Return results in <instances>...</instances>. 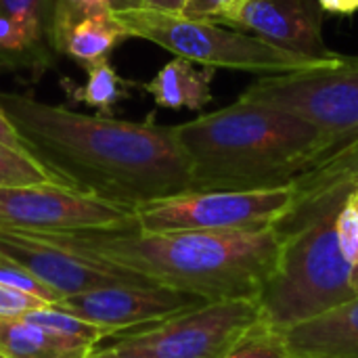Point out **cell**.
<instances>
[{
    "instance_id": "1",
    "label": "cell",
    "mask_w": 358,
    "mask_h": 358,
    "mask_svg": "<svg viewBox=\"0 0 358 358\" xmlns=\"http://www.w3.org/2000/svg\"><path fill=\"white\" fill-rule=\"evenodd\" d=\"M0 109L29 155L63 185L136 210L193 191L191 159L176 126L86 115L0 90Z\"/></svg>"
},
{
    "instance_id": "2",
    "label": "cell",
    "mask_w": 358,
    "mask_h": 358,
    "mask_svg": "<svg viewBox=\"0 0 358 358\" xmlns=\"http://www.w3.org/2000/svg\"><path fill=\"white\" fill-rule=\"evenodd\" d=\"M73 254L132 271L164 287L206 302L258 300L281 252L275 227L250 231H143L94 229L27 233Z\"/></svg>"
},
{
    "instance_id": "3",
    "label": "cell",
    "mask_w": 358,
    "mask_h": 358,
    "mask_svg": "<svg viewBox=\"0 0 358 358\" xmlns=\"http://www.w3.org/2000/svg\"><path fill=\"white\" fill-rule=\"evenodd\" d=\"M176 134L191 159L193 191L287 187L329 147L302 115L241 96L178 124Z\"/></svg>"
},
{
    "instance_id": "4",
    "label": "cell",
    "mask_w": 358,
    "mask_h": 358,
    "mask_svg": "<svg viewBox=\"0 0 358 358\" xmlns=\"http://www.w3.org/2000/svg\"><path fill=\"white\" fill-rule=\"evenodd\" d=\"M338 214H327L281 239L277 266L256 300L266 325L285 331L357 298L355 266L338 245Z\"/></svg>"
},
{
    "instance_id": "5",
    "label": "cell",
    "mask_w": 358,
    "mask_h": 358,
    "mask_svg": "<svg viewBox=\"0 0 358 358\" xmlns=\"http://www.w3.org/2000/svg\"><path fill=\"white\" fill-rule=\"evenodd\" d=\"M111 17L120 23L128 38L153 42L174 57L212 69L224 67L275 76L327 65L323 61L279 48L254 34H245L214 21L189 19L185 15L162 13L143 6L130 10H111Z\"/></svg>"
},
{
    "instance_id": "6",
    "label": "cell",
    "mask_w": 358,
    "mask_h": 358,
    "mask_svg": "<svg viewBox=\"0 0 358 358\" xmlns=\"http://www.w3.org/2000/svg\"><path fill=\"white\" fill-rule=\"evenodd\" d=\"M239 96L302 115L327 134L329 145L358 136V57L342 55L321 67L264 76Z\"/></svg>"
},
{
    "instance_id": "7",
    "label": "cell",
    "mask_w": 358,
    "mask_h": 358,
    "mask_svg": "<svg viewBox=\"0 0 358 358\" xmlns=\"http://www.w3.org/2000/svg\"><path fill=\"white\" fill-rule=\"evenodd\" d=\"M260 319L256 300L208 302L166 321L117 334L105 346L149 358H222Z\"/></svg>"
},
{
    "instance_id": "8",
    "label": "cell",
    "mask_w": 358,
    "mask_h": 358,
    "mask_svg": "<svg viewBox=\"0 0 358 358\" xmlns=\"http://www.w3.org/2000/svg\"><path fill=\"white\" fill-rule=\"evenodd\" d=\"M292 185L260 191H187L134 210L143 231H250L275 227L292 206Z\"/></svg>"
},
{
    "instance_id": "9",
    "label": "cell",
    "mask_w": 358,
    "mask_h": 358,
    "mask_svg": "<svg viewBox=\"0 0 358 358\" xmlns=\"http://www.w3.org/2000/svg\"><path fill=\"white\" fill-rule=\"evenodd\" d=\"M134 210L67 185L0 189V231L73 233L132 227Z\"/></svg>"
},
{
    "instance_id": "10",
    "label": "cell",
    "mask_w": 358,
    "mask_h": 358,
    "mask_svg": "<svg viewBox=\"0 0 358 358\" xmlns=\"http://www.w3.org/2000/svg\"><path fill=\"white\" fill-rule=\"evenodd\" d=\"M208 304L203 298L164 287L153 281L115 283L96 287L86 294L63 298L55 308L84 319L109 334H126L159 321H166L185 310Z\"/></svg>"
},
{
    "instance_id": "11",
    "label": "cell",
    "mask_w": 358,
    "mask_h": 358,
    "mask_svg": "<svg viewBox=\"0 0 358 358\" xmlns=\"http://www.w3.org/2000/svg\"><path fill=\"white\" fill-rule=\"evenodd\" d=\"M0 258L29 271L46 287L59 294L61 300L115 283L149 281L122 266L92 256L73 254L27 233L0 231Z\"/></svg>"
},
{
    "instance_id": "12",
    "label": "cell",
    "mask_w": 358,
    "mask_h": 358,
    "mask_svg": "<svg viewBox=\"0 0 358 358\" xmlns=\"http://www.w3.org/2000/svg\"><path fill=\"white\" fill-rule=\"evenodd\" d=\"M59 57L57 0H0V73L38 82Z\"/></svg>"
},
{
    "instance_id": "13",
    "label": "cell",
    "mask_w": 358,
    "mask_h": 358,
    "mask_svg": "<svg viewBox=\"0 0 358 358\" xmlns=\"http://www.w3.org/2000/svg\"><path fill=\"white\" fill-rule=\"evenodd\" d=\"M222 23L315 61L329 63L342 57L325 46L319 0H245Z\"/></svg>"
},
{
    "instance_id": "14",
    "label": "cell",
    "mask_w": 358,
    "mask_h": 358,
    "mask_svg": "<svg viewBox=\"0 0 358 358\" xmlns=\"http://www.w3.org/2000/svg\"><path fill=\"white\" fill-rule=\"evenodd\" d=\"M289 358H358V296L283 331Z\"/></svg>"
},
{
    "instance_id": "15",
    "label": "cell",
    "mask_w": 358,
    "mask_h": 358,
    "mask_svg": "<svg viewBox=\"0 0 358 358\" xmlns=\"http://www.w3.org/2000/svg\"><path fill=\"white\" fill-rule=\"evenodd\" d=\"M214 71L212 67H195V63L174 57L141 88L153 96L157 107L199 111L214 99Z\"/></svg>"
},
{
    "instance_id": "16",
    "label": "cell",
    "mask_w": 358,
    "mask_h": 358,
    "mask_svg": "<svg viewBox=\"0 0 358 358\" xmlns=\"http://www.w3.org/2000/svg\"><path fill=\"white\" fill-rule=\"evenodd\" d=\"M128 40V34L111 17V10L88 15L69 25L59 40V52L67 55L86 71L103 61H109L111 52Z\"/></svg>"
},
{
    "instance_id": "17",
    "label": "cell",
    "mask_w": 358,
    "mask_h": 358,
    "mask_svg": "<svg viewBox=\"0 0 358 358\" xmlns=\"http://www.w3.org/2000/svg\"><path fill=\"white\" fill-rule=\"evenodd\" d=\"M0 355L4 358H88L90 352L25 319L0 317Z\"/></svg>"
},
{
    "instance_id": "18",
    "label": "cell",
    "mask_w": 358,
    "mask_h": 358,
    "mask_svg": "<svg viewBox=\"0 0 358 358\" xmlns=\"http://www.w3.org/2000/svg\"><path fill=\"white\" fill-rule=\"evenodd\" d=\"M88 80L84 86L71 88L67 80L63 82V88L69 90V96L78 103H84L88 107H94L99 115H111V109L120 103L130 99V88L136 86L130 80H124L111 65L109 61H103L90 69H86Z\"/></svg>"
},
{
    "instance_id": "19",
    "label": "cell",
    "mask_w": 358,
    "mask_h": 358,
    "mask_svg": "<svg viewBox=\"0 0 358 358\" xmlns=\"http://www.w3.org/2000/svg\"><path fill=\"white\" fill-rule=\"evenodd\" d=\"M25 321L50 331L52 336L61 338L63 342L80 348V350H86V352H92L94 348L101 346V342L109 340V334L84 319H78L73 315H67L55 306H48V308H42V310H36L27 317H23Z\"/></svg>"
},
{
    "instance_id": "20",
    "label": "cell",
    "mask_w": 358,
    "mask_h": 358,
    "mask_svg": "<svg viewBox=\"0 0 358 358\" xmlns=\"http://www.w3.org/2000/svg\"><path fill=\"white\" fill-rule=\"evenodd\" d=\"M63 185L52 172H48L38 159L27 153H19L0 145V189L6 187H29V185Z\"/></svg>"
},
{
    "instance_id": "21",
    "label": "cell",
    "mask_w": 358,
    "mask_h": 358,
    "mask_svg": "<svg viewBox=\"0 0 358 358\" xmlns=\"http://www.w3.org/2000/svg\"><path fill=\"white\" fill-rule=\"evenodd\" d=\"M222 358H289V355L283 331L260 319V323H256Z\"/></svg>"
},
{
    "instance_id": "22",
    "label": "cell",
    "mask_w": 358,
    "mask_h": 358,
    "mask_svg": "<svg viewBox=\"0 0 358 358\" xmlns=\"http://www.w3.org/2000/svg\"><path fill=\"white\" fill-rule=\"evenodd\" d=\"M0 283L2 285H8L13 289H19V292H25L29 296H36L40 300H44L46 304L55 306L57 302H61V296L55 294L50 287H46L40 279H36L29 271L0 258Z\"/></svg>"
},
{
    "instance_id": "23",
    "label": "cell",
    "mask_w": 358,
    "mask_h": 358,
    "mask_svg": "<svg viewBox=\"0 0 358 358\" xmlns=\"http://www.w3.org/2000/svg\"><path fill=\"white\" fill-rule=\"evenodd\" d=\"M109 4L111 0H57V44L61 40V34L69 25L88 15L111 10Z\"/></svg>"
},
{
    "instance_id": "24",
    "label": "cell",
    "mask_w": 358,
    "mask_h": 358,
    "mask_svg": "<svg viewBox=\"0 0 358 358\" xmlns=\"http://www.w3.org/2000/svg\"><path fill=\"white\" fill-rule=\"evenodd\" d=\"M336 231H338V245L342 256L346 258L348 264L355 268L358 266V210L346 201V206L340 210L338 220H336Z\"/></svg>"
},
{
    "instance_id": "25",
    "label": "cell",
    "mask_w": 358,
    "mask_h": 358,
    "mask_svg": "<svg viewBox=\"0 0 358 358\" xmlns=\"http://www.w3.org/2000/svg\"><path fill=\"white\" fill-rule=\"evenodd\" d=\"M48 306L50 304H46L44 300H40L36 296H29L25 292L13 289V287L0 283V317L23 319V317H27L36 310L48 308Z\"/></svg>"
},
{
    "instance_id": "26",
    "label": "cell",
    "mask_w": 358,
    "mask_h": 358,
    "mask_svg": "<svg viewBox=\"0 0 358 358\" xmlns=\"http://www.w3.org/2000/svg\"><path fill=\"white\" fill-rule=\"evenodd\" d=\"M245 0H187L182 15L189 19H203L222 23L229 19Z\"/></svg>"
},
{
    "instance_id": "27",
    "label": "cell",
    "mask_w": 358,
    "mask_h": 358,
    "mask_svg": "<svg viewBox=\"0 0 358 358\" xmlns=\"http://www.w3.org/2000/svg\"><path fill=\"white\" fill-rule=\"evenodd\" d=\"M0 145H4V147H8V149H15V151H19V153H27V155H29L25 143L21 141L19 132L15 130V126H13L10 120L4 115L2 109H0Z\"/></svg>"
},
{
    "instance_id": "28",
    "label": "cell",
    "mask_w": 358,
    "mask_h": 358,
    "mask_svg": "<svg viewBox=\"0 0 358 358\" xmlns=\"http://www.w3.org/2000/svg\"><path fill=\"white\" fill-rule=\"evenodd\" d=\"M323 13H331V15H355L358 10V0H319Z\"/></svg>"
},
{
    "instance_id": "29",
    "label": "cell",
    "mask_w": 358,
    "mask_h": 358,
    "mask_svg": "<svg viewBox=\"0 0 358 358\" xmlns=\"http://www.w3.org/2000/svg\"><path fill=\"white\" fill-rule=\"evenodd\" d=\"M185 4H187V0H143V8L174 13V15H182Z\"/></svg>"
},
{
    "instance_id": "30",
    "label": "cell",
    "mask_w": 358,
    "mask_h": 358,
    "mask_svg": "<svg viewBox=\"0 0 358 358\" xmlns=\"http://www.w3.org/2000/svg\"><path fill=\"white\" fill-rule=\"evenodd\" d=\"M88 358H149L141 357V355H132V352H122V350H115V348H109V346H99L94 348Z\"/></svg>"
},
{
    "instance_id": "31",
    "label": "cell",
    "mask_w": 358,
    "mask_h": 358,
    "mask_svg": "<svg viewBox=\"0 0 358 358\" xmlns=\"http://www.w3.org/2000/svg\"><path fill=\"white\" fill-rule=\"evenodd\" d=\"M143 0H111L109 8L111 10H130V8H141Z\"/></svg>"
},
{
    "instance_id": "32",
    "label": "cell",
    "mask_w": 358,
    "mask_h": 358,
    "mask_svg": "<svg viewBox=\"0 0 358 358\" xmlns=\"http://www.w3.org/2000/svg\"><path fill=\"white\" fill-rule=\"evenodd\" d=\"M352 287H355V292H357L358 296V266L355 268V273H352Z\"/></svg>"
},
{
    "instance_id": "33",
    "label": "cell",
    "mask_w": 358,
    "mask_h": 358,
    "mask_svg": "<svg viewBox=\"0 0 358 358\" xmlns=\"http://www.w3.org/2000/svg\"><path fill=\"white\" fill-rule=\"evenodd\" d=\"M348 201H350V203H352V206L358 210V189L352 193V195H350V197H348Z\"/></svg>"
},
{
    "instance_id": "34",
    "label": "cell",
    "mask_w": 358,
    "mask_h": 358,
    "mask_svg": "<svg viewBox=\"0 0 358 358\" xmlns=\"http://www.w3.org/2000/svg\"><path fill=\"white\" fill-rule=\"evenodd\" d=\"M0 358H4V357H2V355H0Z\"/></svg>"
}]
</instances>
